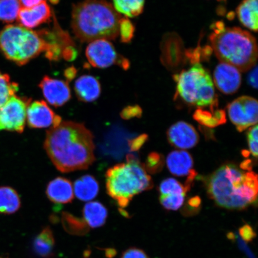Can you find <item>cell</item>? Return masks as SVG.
Returning <instances> with one entry per match:
<instances>
[{
	"label": "cell",
	"instance_id": "obj_1",
	"mask_svg": "<svg viewBox=\"0 0 258 258\" xmlns=\"http://www.w3.org/2000/svg\"><path fill=\"white\" fill-rule=\"evenodd\" d=\"M44 148L54 166L62 173L85 170L95 160L92 132L85 125L62 121L47 131Z\"/></svg>",
	"mask_w": 258,
	"mask_h": 258
},
{
	"label": "cell",
	"instance_id": "obj_2",
	"mask_svg": "<svg viewBox=\"0 0 258 258\" xmlns=\"http://www.w3.org/2000/svg\"><path fill=\"white\" fill-rule=\"evenodd\" d=\"M257 176L233 164H225L207 180L208 192L216 204L230 210H242L256 201Z\"/></svg>",
	"mask_w": 258,
	"mask_h": 258
},
{
	"label": "cell",
	"instance_id": "obj_3",
	"mask_svg": "<svg viewBox=\"0 0 258 258\" xmlns=\"http://www.w3.org/2000/svg\"><path fill=\"white\" fill-rule=\"evenodd\" d=\"M121 16L106 0H83L73 6L72 28L83 42L114 40Z\"/></svg>",
	"mask_w": 258,
	"mask_h": 258
},
{
	"label": "cell",
	"instance_id": "obj_4",
	"mask_svg": "<svg viewBox=\"0 0 258 258\" xmlns=\"http://www.w3.org/2000/svg\"><path fill=\"white\" fill-rule=\"evenodd\" d=\"M210 40L221 62L231 64L243 72L255 66L257 43L249 32L238 28H225L223 24L218 22Z\"/></svg>",
	"mask_w": 258,
	"mask_h": 258
},
{
	"label": "cell",
	"instance_id": "obj_5",
	"mask_svg": "<svg viewBox=\"0 0 258 258\" xmlns=\"http://www.w3.org/2000/svg\"><path fill=\"white\" fill-rule=\"evenodd\" d=\"M152 186L151 177L144 167L134 157L127 162L118 164L106 173V187L108 195L124 208L134 196Z\"/></svg>",
	"mask_w": 258,
	"mask_h": 258
},
{
	"label": "cell",
	"instance_id": "obj_6",
	"mask_svg": "<svg viewBox=\"0 0 258 258\" xmlns=\"http://www.w3.org/2000/svg\"><path fill=\"white\" fill-rule=\"evenodd\" d=\"M48 47L40 31L19 25L6 26L0 33V50L7 59L18 66H24Z\"/></svg>",
	"mask_w": 258,
	"mask_h": 258
},
{
	"label": "cell",
	"instance_id": "obj_7",
	"mask_svg": "<svg viewBox=\"0 0 258 258\" xmlns=\"http://www.w3.org/2000/svg\"><path fill=\"white\" fill-rule=\"evenodd\" d=\"M177 93L187 104L199 107L217 106L214 85L209 73L197 63L175 77Z\"/></svg>",
	"mask_w": 258,
	"mask_h": 258
},
{
	"label": "cell",
	"instance_id": "obj_8",
	"mask_svg": "<svg viewBox=\"0 0 258 258\" xmlns=\"http://www.w3.org/2000/svg\"><path fill=\"white\" fill-rule=\"evenodd\" d=\"M30 103V99L15 95L0 107V131L22 133L27 120V108Z\"/></svg>",
	"mask_w": 258,
	"mask_h": 258
},
{
	"label": "cell",
	"instance_id": "obj_9",
	"mask_svg": "<svg viewBox=\"0 0 258 258\" xmlns=\"http://www.w3.org/2000/svg\"><path fill=\"white\" fill-rule=\"evenodd\" d=\"M86 55L90 64L98 69H105L117 64L126 70L129 66L128 61L118 55L114 47L107 40L92 41L87 47Z\"/></svg>",
	"mask_w": 258,
	"mask_h": 258
},
{
	"label": "cell",
	"instance_id": "obj_10",
	"mask_svg": "<svg viewBox=\"0 0 258 258\" xmlns=\"http://www.w3.org/2000/svg\"><path fill=\"white\" fill-rule=\"evenodd\" d=\"M229 117L242 132L257 123L258 104L256 99L250 96H241L228 106Z\"/></svg>",
	"mask_w": 258,
	"mask_h": 258
},
{
	"label": "cell",
	"instance_id": "obj_11",
	"mask_svg": "<svg viewBox=\"0 0 258 258\" xmlns=\"http://www.w3.org/2000/svg\"><path fill=\"white\" fill-rule=\"evenodd\" d=\"M28 126L32 128L55 127L62 122V118L56 115L44 101H35L29 104L27 110Z\"/></svg>",
	"mask_w": 258,
	"mask_h": 258
},
{
	"label": "cell",
	"instance_id": "obj_12",
	"mask_svg": "<svg viewBox=\"0 0 258 258\" xmlns=\"http://www.w3.org/2000/svg\"><path fill=\"white\" fill-rule=\"evenodd\" d=\"M45 99L48 104L60 107L72 98L69 82L45 76L39 84Z\"/></svg>",
	"mask_w": 258,
	"mask_h": 258
},
{
	"label": "cell",
	"instance_id": "obj_13",
	"mask_svg": "<svg viewBox=\"0 0 258 258\" xmlns=\"http://www.w3.org/2000/svg\"><path fill=\"white\" fill-rule=\"evenodd\" d=\"M214 79L215 85L218 90L227 95L236 92L241 83L240 71L231 64L223 62L216 67Z\"/></svg>",
	"mask_w": 258,
	"mask_h": 258
},
{
	"label": "cell",
	"instance_id": "obj_14",
	"mask_svg": "<svg viewBox=\"0 0 258 258\" xmlns=\"http://www.w3.org/2000/svg\"><path fill=\"white\" fill-rule=\"evenodd\" d=\"M167 138L174 147L181 150L195 147L199 140L195 127L184 121H179L172 125L167 132Z\"/></svg>",
	"mask_w": 258,
	"mask_h": 258
},
{
	"label": "cell",
	"instance_id": "obj_15",
	"mask_svg": "<svg viewBox=\"0 0 258 258\" xmlns=\"http://www.w3.org/2000/svg\"><path fill=\"white\" fill-rule=\"evenodd\" d=\"M51 16L52 12L50 6L44 1L33 8H22L17 19L19 25L32 29L50 22Z\"/></svg>",
	"mask_w": 258,
	"mask_h": 258
},
{
	"label": "cell",
	"instance_id": "obj_16",
	"mask_svg": "<svg viewBox=\"0 0 258 258\" xmlns=\"http://www.w3.org/2000/svg\"><path fill=\"white\" fill-rule=\"evenodd\" d=\"M192 158L185 151H174L171 152L166 159L167 168L173 175L178 177L188 176V184L192 181L196 176L193 167Z\"/></svg>",
	"mask_w": 258,
	"mask_h": 258
},
{
	"label": "cell",
	"instance_id": "obj_17",
	"mask_svg": "<svg viewBox=\"0 0 258 258\" xmlns=\"http://www.w3.org/2000/svg\"><path fill=\"white\" fill-rule=\"evenodd\" d=\"M46 195L51 202L56 204L72 202L74 197L72 183L64 177H56L48 183Z\"/></svg>",
	"mask_w": 258,
	"mask_h": 258
},
{
	"label": "cell",
	"instance_id": "obj_18",
	"mask_svg": "<svg viewBox=\"0 0 258 258\" xmlns=\"http://www.w3.org/2000/svg\"><path fill=\"white\" fill-rule=\"evenodd\" d=\"M74 90L80 101L92 102L98 99L101 95V86L95 77L85 75L76 80Z\"/></svg>",
	"mask_w": 258,
	"mask_h": 258
},
{
	"label": "cell",
	"instance_id": "obj_19",
	"mask_svg": "<svg viewBox=\"0 0 258 258\" xmlns=\"http://www.w3.org/2000/svg\"><path fill=\"white\" fill-rule=\"evenodd\" d=\"M73 189L74 195L80 201L89 202L98 196L99 186L94 177L85 175L76 180Z\"/></svg>",
	"mask_w": 258,
	"mask_h": 258
},
{
	"label": "cell",
	"instance_id": "obj_20",
	"mask_svg": "<svg viewBox=\"0 0 258 258\" xmlns=\"http://www.w3.org/2000/svg\"><path fill=\"white\" fill-rule=\"evenodd\" d=\"M257 0H243L237 9V14L241 23L254 32L257 30Z\"/></svg>",
	"mask_w": 258,
	"mask_h": 258
},
{
	"label": "cell",
	"instance_id": "obj_21",
	"mask_svg": "<svg viewBox=\"0 0 258 258\" xmlns=\"http://www.w3.org/2000/svg\"><path fill=\"white\" fill-rule=\"evenodd\" d=\"M84 219L90 227L96 228L105 224L108 217L107 209L98 202H90L83 208Z\"/></svg>",
	"mask_w": 258,
	"mask_h": 258
},
{
	"label": "cell",
	"instance_id": "obj_22",
	"mask_svg": "<svg viewBox=\"0 0 258 258\" xmlns=\"http://www.w3.org/2000/svg\"><path fill=\"white\" fill-rule=\"evenodd\" d=\"M54 244L55 241L53 232L49 227H46L35 237L34 250L41 257L50 258L53 256Z\"/></svg>",
	"mask_w": 258,
	"mask_h": 258
},
{
	"label": "cell",
	"instance_id": "obj_23",
	"mask_svg": "<svg viewBox=\"0 0 258 258\" xmlns=\"http://www.w3.org/2000/svg\"><path fill=\"white\" fill-rule=\"evenodd\" d=\"M20 207L21 200L17 192L11 187H0V213L14 214Z\"/></svg>",
	"mask_w": 258,
	"mask_h": 258
},
{
	"label": "cell",
	"instance_id": "obj_24",
	"mask_svg": "<svg viewBox=\"0 0 258 258\" xmlns=\"http://www.w3.org/2000/svg\"><path fill=\"white\" fill-rule=\"evenodd\" d=\"M113 7L118 14L134 18L143 13L145 0H112Z\"/></svg>",
	"mask_w": 258,
	"mask_h": 258
},
{
	"label": "cell",
	"instance_id": "obj_25",
	"mask_svg": "<svg viewBox=\"0 0 258 258\" xmlns=\"http://www.w3.org/2000/svg\"><path fill=\"white\" fill-rule=\"evenodd\" d=\"M194 118L200 123L209 127L217 126L218 125L225 123L226 121L225 113L222 110H217L211 113L202 109H198L194 114Z\"/></svg>",
	"mask_w": 258,
	"mask_h": 258
},
{
	"label": "cell",
	"instance_id": "obj_26",
	"mask_svg": "<svg viewBox=\"0 0 258 258\" xmlns=\"http://www.w3.org/2000/svg\"><path fill=\"white\" fill-rule=\"evenodd\" d=\"M21 8L19 0H0V21L6 23L15 21Z\"/></svg>",
	"mask_w": 258,
	"mask_h": 258
},
{
	"label": "cell",
	"instance_id": "obj_27",
	"mask_svg": "<svg viewBox=\"0 0 258 258\" xmlns=\"http://www.w3.org/2000/svg\"><path fill=\"white\" fill-rule=\"evenodd\" d=\"M19 85L13 82L8 74L0 72V107L18 91Z\"/></svg>",
	"mask_w": 258,
	"mask_h": 258
},
{
	"label": "cell",
	"instance_id": "obj_28",
	"mask_svg": "<svg viewBox=\"0 0 258 258\" xmlns=\"http://www.w3.org/2000/svg\"><path fill=\"white\" fill-rule=\"evenodd\" d=\"M189 188L183 186L178 180L174 178H168L164 180L159 187L160 196L170 195H186Z\"/></svg>",
	"mask_w": 258,
	"mask_h": 258
},
{
	"label": "cell",
	"instance_id": "obj_29",
	"mask_svg": "<svg viewBox=\"0 0 258 258\" xmlns=\"http://www.w3.org/2000/svg\"><path fill=\"white\" fill-rule=\"evenodd\" d=\"M186 195H170L160 196V201L163 207L168 211H177L185 201Z\"/></svg>",
	"mask_w": 258,
	"mask_h": 258
},
{
	"label": "cell",
	"instance_id": "obj_30",
	"mask_svg": "<svg viewBox=\"0 0 258 258\" xmlns=\"http://www.w3.org/2000/svg\"><path fill=\"white\" fill-rule=\"evenodd\" d=\"M134 32L133 24L128 19L121 18L119 23L118 34L122 43H129L134 36Z\"/></svg>",
	"mask_w": 258,
	"mask_h": 258
},
{
	"label": "cell",
	"instance_id": "obj_31",
	"mask_svg": "<svg viewBox=\"0 0 258 258\" xmlns=\"http://www.w3.org/2000/svg\"><path fill=\"white\" fill-rule=\"evenodd\" d=\"M238 231L242 239L247 243H249L256 237L255 231L250 225L248 224L242 226Z\"/></svg>",
	"mask_w": 258,
	"mask_h": 258
},
{
	"label": "cell",
	"instance_id": "obj_32",
	"mask_svg": "<svg viewBox=\"0 0 258 258\" xmlns=\"http://www.w3.org/2000/svg\"><path fill=\"white\" fill-rule=\"evenodd\" d=\"M142 114V109L138 105L128 106L121 112V117L127 120L133 117H140Z\"/></svg>",
	"mask_w": 258,
	"mask_h": 258
},
{
	"label": "cell",
	"instance_id": "obj_33",
	"mask_svg": "<svg viewBox=\"0 0 258 258\" xmlns=\"http://www.w3.org/2000/svg\"><path fill=\"white\" fill-rule=\"evenodd\" d=\"M121 258H149V257L143 250L136 247H132L124 251Z\"/></svg>",
	"mask_w": 258,
	"mask_h": 258
},
{
	"label": "cell",
	"instance_id": "obj_34",
	"mask_svg": "<svg viewBox=\"0 0 258 258\" xmlns=\"http://www.w3.org/2000/svg\"><path fill=\"white\" fill-rule=\"evenodd\" d=\"M161 159V158L159 154L156 153L151 154L147 160L148 169L151 171L157 170L161 163H162Z\"/></svg>",
	"mask_w": 258,
	"mask_h": 258
},
{
	"label": "cell",
	"instance_id": "obj_35",
	"mask_svg": "<svg viewBox=\"0 0 258 258\" xmlns=\"http://www.w3.org/2000/svg\"><path fill=\"white\" fill-rule=\"evenodd\" d=\"M147 135H141L140 137H138L135 140L131 141L130 146L132 151H137L140 149V148L143 146L145 143V141L147 140Z\"/></svg>",
	"mask_w": 258,
	"mask_h": 258
},
{
	"label": "cell",
	"instance_id": "obj_36",
	"mask_svg": "<svg viewBox=\"0 0 258 258\" xmlns=\"http://www.w3.org/2000/svg\"><path fill=\"white\" fill-rule=\"evenodd\" d=\"M254 69L250 74L248 77V82L253 88L256 89L257 86V68L254 67Z\"/></svg>",
	"mask_w": 258,
	"mask_h": 258
},
{
	"label": "cell",
	"instance_id": "obj_37",
	"mask_svg": "<svg viewBox=\"0 0 258 258\" xmlns=\"http://www.w3.org/2000/svg\"><path fill=\"white\" fill-rule=\"evenodd\" d=\"M22 6L24 8H31L39 5L40 3L46 0H19Z\"/></svg>",
	"mask_w": 258,
	"mask_h": 258
},
{
	"label": "cell",
	"instance_id": "obj_38",
	"mask_svg": "<svg viewBox=\"0 0 258 258\" xmlns=\"http://www.w3.org/2000/svg\"><path fill=\"white\" fill-rule=\"evenodd\" d=\"M248 143H249L250 153L256 158L257 157V141L248 139Z\"/></svg>",
	"mask_w": 258,
	"mask_h": 258
},
{
	"label": "cell",
	"instance_id": "obj_39",
	"mask_svg": "<svg viewBox=\"0 0 258 258\" xmlns=\"http://www.w3.org/2000/svg\"><path fill=\"white\" fill-rule=\"evenodd\" d=\"M77 70L74 67H70L67 69L64 72V76L67 79V82H69L72 80L76 76Z\"/></svg>",
	"mask_w": 258,
	"mask_h": 258
},
{
	"label": "cell",
	"instance_id": "obj_40",
	"mask_svg": "<svg viewBox=\"0 0 258 258\" xmlns=\"http://www.w3.org/2000/svg\"><path fill=\"white\" fill-rule=\"evenodd\" d=\"M258 128L257 125H254V126L251 127L249 131L248 132V139H251V140H254L257 141L258 140Z\"/></svg>",
	"mask_w": 258,
	"mask_h": 258
},
{
	"label": "cell",
	"instance_id": "obj_41",
	"mask_svg": "<svg viewBox=\"0 0 258 258\" xmlns=\"http://www.w3.org/2000/svg\"><path fill=\"white\" fill-rule=\"evenodd\" d=\"M201 205V200L198 198H193L189 202V206L193 208H198Z\"/></svg>",
	"mask_w": 258,
	"mask_h": 258
},
{
	"label": "cell",
	"instance_id": "obj_42",
	"mask_svg": "<svg viewBox=\"0 0 258 258\" xmlns=\"http://www.w3.org/2000/svg\"><path fill=\"white\" fill-rule=\"evenodd\" d=\"M117 251L114 249H107L106 250V256L109 258H112L116 255Z\"/></svg>",
	"mask_w": 258,
	"mask_h": 258
},
{
	"label": "cell",
	"instance_id": "obj_43",
	"mask_svg": "<svg viewBox=\"0 0 258 258\" xmlns=\"http://www.w3.org/2000/svg\"><path fill=\"white\" fill-rule=\"evenodd\" d=\"M227 237L228 239H230L231 240H234L235 238L234 234L233 233H231V232H230V233H228L227 234Z\"/></svg>",
	"mask_w": 258,
	"mask_h": 258
},
{
	"label": "cell",
	"instance_id": "obj_44",
	"mask_svg": "<svg viewBox=\"0 0 258 258\" xmlns=\"http://www.w3.org/2000/svg\"><path fill=\"white\" fill-rule=\"evenodd\" d=\"M51 3H53V4H56L58 2H59V0H50Z\"/></svg>",
	"mask_w": 258,
	"mask_h": 258
}]
</instances>
